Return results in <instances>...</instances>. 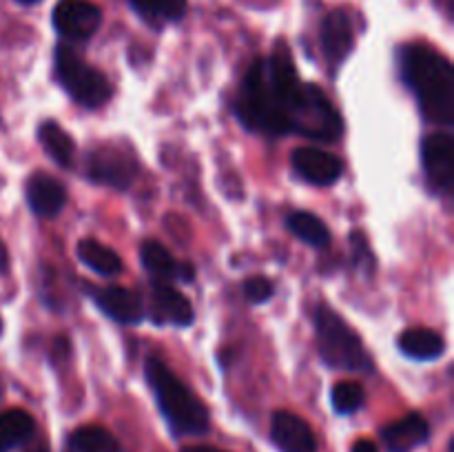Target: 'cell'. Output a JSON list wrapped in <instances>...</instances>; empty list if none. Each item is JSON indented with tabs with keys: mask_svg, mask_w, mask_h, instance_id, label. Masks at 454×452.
<instances>
[{
	"mask_svg": "<svg viewBox=\"0 0 454 452\" xmlns=\"http://www.w3.org/2000/svg\"><path fill=\"white\" fill-rule=\"evenodd\" d=\"M315 84L300 82L286 44H275L273 56L255 60L244 78L235 111L251 131L284 136L297 131Z\"/></svg>",
	"mask_w": 454,
	"mask_h": 452,
	"instance_id": "obj_1",
	"label": "cell"
},
{
	"mask_svg": "<svg viewBox=\"0 0 454 452\" xmlns=\"http://www.w3.org/2000/svg\"><path fill=\"white\" fill-rule=\"evenodd\" d=\"M402 75L419 100L424 118L452 127L454 71L450 60L426 44H408L402 51Z\"/></svg>",
	"mask_w": 454,
	"mask_h": 452,
	"instance_id": "obj_2",
	"label": "cell"
},
{
	"mask_svg": "<svg viewBox=\"0 0 454 452\" xmlns=\"http://www.w3.org/2000/svg\"><path fill=\"white\" fill-rule=\"evenodd\" d=\"M145 375L155 394L160 412L167 419L168 428L177 437H198L208 433V410L195 397L193 390L182 384L171 368L158 357H149L145 363Z\"/></svg>",
	"mask_w": 454,
	"mask_h": 452,
	"instance_id": "obj_3",
	"label": "cell"
},
{
	"mask_svg": "<svg viewBox=\"0 0 454 452\" xmlns=\"http://www.w3.org/2000/svg\"><path fill=\"white\" fill-rule=\"evenodd\" d=\"M315 337L319 357L328 368L348 372L372 370V359L359 335L328 304H319L315 308Z\"/></svg>",
	"mask_w": 454,
	"mask_h": 452,
	"instance_id": "obj_4",
	"label": "cell"
},
{
	"mask_svg": "<svg viewBox=\"0 0 454 452\" xmlns=\"http://www.w3.org/2000/svg\"><path fill=\"white\" fill-rule=\"evenodd\" d=\"M56 75L65 91L82 106L96 109L111 97L114 89L102 71L93 69L67 44L56 49Z\"/></svg>",
	"mask_w": 454,
	"mask_h": 452,
	"instance_id": "obj_5",
	"label": "cell"
},
{
	"mask_svg": "<svg viewBox=\"0 0 454 452\" xmlns=\"http://www.w3.org/2000/svg\"><path fill=\"white\" fill-rule=\"evenodd\" d=\"M137 162L131 151L120 144H100L87 155L84 175L102 186H111L115 191H127L136 180Z\"/></svg>",
	"mask_w": 454,
	"mask_h": 452,
	"instance_id": "obj_6",
	"label": "cell"
},
{
	"mask_svg": "<svg viewBox=\"0 0 454 452\" xmlns=\"http://www.w3.org/2000/svg\"><path fill=\"white\" fill-rule=\"evenodd\" d=\"M102 12L89 0H60L53 9V27L69 40H87L98 31Z\"/></svg>",
	"mask_w": 454,
	"mask_h": 452,
	"instance_id": "obj_7",
	"label": "cell"
},
{
	"mask_svg": "<svg viewBox=\"0 0 454 452\" xmlns=\"http://www.w3.org/2000/svg\"><path fill=\"white\" fill-rule=\"evenodd\" d=\"M424 155V168L433 189L446 191L452 189L454 182V140L448 133H433L424 140L421 146Z\"/></svg>",
	"mask_w": 454,
	"mask_h": 452,
	"instance_id": "obj_8",
	"label": "cell"
},
{
	"mask_svg": "<svg viewBox=\"0 0 454 452\" xmlns=\"http://www.w3.org/2000/svg\"><path fill=\"white\" fill-rule=\"evenodd\" d=\"M293 168L297 175L315 186H333L341 177V160L326 151L313 149V146H301L293 151Z\"/></svg>",
	"mask_w": 454,
	"mask_h": 452,
	"instance_id": "obj_9",
	"label": "cell"
},
{
	"mask_svg": "<svg viewBox=\"0 0 454 452\" xmlns=\"http://www.w3.org/2000/svg\"><path fill=\"white\" fill-rule=\"evenodd\" d=\"M270 439L282 452H317V439L301 417L279 410L270 421Z\"/></svg>",
	"mask_w": 454,
	"mask_h": 452,
	"instance_id": "obj_10",
	"label": "cell"
},
{
	"mask_svg": "<svg viewBox=\"0 0 454 452\" xmlns=\"http://www.w3.org/2000/svg\"><path fill=\"white\" fill-rule=\"evenodd\" d=\"M355 43L353 22L346 9H333L322 22V49L326 60L333 66H340L346 60Z\"/></svg>",
	"mask_w": 454,
	"mask_h": 452,
	"instance_id": "obj_11",
	"label": "cell"
},
{
	"mask_svg": "<svg viewBox=\"0 0 454 452\" xmlns=\"http://www.w3.org/2000/svg\"><path fill=\"white\" fill-rule=\"evenodd\" d=\"M140 257L142 266H145L153 277H158L160 284L173 282V279L184 284L193 282V264H189V261H176V257H173L162 244L155 242V239H146V242L142 244Z\"/></svg>",
	"mask_w": 454,
	"mask_h": 452,
	"instance_id": "obj_12",
	"label": "cell"
},
{
	"mask_svg": "<svg viewBox=\"0 0 454 452\" xmlns=\"http://www.w3.org/2000/svg\"><path fill=\"white\" fill-rule=\"evenodd\" d=\"M93 301L98 308L120 323H140L145 317V306L140 297L122 286L93 288Z\"/></svg>",
	"mask_w": 454,
	"mask_h": 452,
	"instance_id": "obj_13",
	"label": "cell"
},
{
	"mask_svg": "<svg viewBox=\"0 0 454 452\" xmlns=\"http://www.w3.org/2000/svg\"><path fill=\"white\" fill-rule=\"evenodd\" d=\"M430 437V425L424 415L411 412L381 430V441L388 452H412Z\"/></svg>",
	"mask_w": 454,
	"mask_h": 452,
	"instance_id": "obj_14",
	"label": "cell"
},
{
	"mask_svg": "<svg viewBox=\"0 0 454 452\" xmlns=\"http://www.w3.org/2000/svg\"><path fill=\"white\" fill-rule=\"evenodd\" d=\"M27 202L35 215L56 217L67 204V191L56 177L47 173H35L27 182Z\"/></svg>",
	"mask_w": 454,
	"mask_h": 452,
	"instance_id": "obj_15",
	"label": "cell"
},
{
	"mask_svg": "<svg viewBox=\"0 0 454 452\" xmlns=\"http://www.w3.org/2000/svg\"><path fill=\"white\" fill-rule=\"evenodd\" d=\"M153 304L160 317H162L164 322L173 323V326L184 328L193 323L195 315L191 301L186 300L180 291L168 286V284H158V286L153 288Z\"/></svg>",
	"mask_w": 454,
	"mask_h": 452,
	"instance_id": "obj_16",
	"label": "cell"
},
{
	"mask_svg": "<svg viewBox=\"0 0 454 452\" xmlns=\"http://www.w3.org/2000/svg\"><path fill=\"white\" fill-rule=\"evenodd\" d=\"M397 346L406 357L417 359V362H430V359L442 357L446 350V339L430 328H411V331L402 332Z\"/></svg>",
	"mask_w": 454,
	"mask_h": 452,
	"instance_id": "obj_17",
	"label": "cell"
},
{
	"mask_svg": "<svg viewBox=\"0 0 454 452\" xmlns=\"http://www.w3.org/2000/svg\"><path fill=\"white\" fill-rule=\"evenodd\" d=\"M35 433V421L29 412L13 408L0 415V452H9L12 448L29 441Z\"/></svg>",
	"mask_w": 454,
	"mask_h": 452,
	"instance_id": "obj_18",
	"label": "cell"
},
{
	"mask_svg": "<svg viewBox=\"0 0 454 452\" xmlns=\"http://www.w3.org/2000/svg\"><path fill=\"white\" fill-rule=\"evenodd\" d=\"M78 257L93 273L105 275V277H114L122 270V260H120L118 253L111 251L105 244L96 242V239H82L78 244Z\"/></svg>",
	"mask_w": 454,
	"mask_h": 452,
	"instance_id": "obj_19",
	"label": "cell"
},
{
	"mask_svg": "<svg viewBox=\"0 0 454 452\" xmlns=\"http://www.w3.org/2000/svg\"><path fill=\"white\" fill-rule=\"evenodd\" d=\"M286 226L295 238H300L301 242L310 244L315 248H324L331 242V230L326 229L322 220L313 213L306 211H295L286 217Z\"/></svg>",
	"mask_w": 454,
	"mask_h": 452,
	"instance_id": "obj_20",
	"label": "cell"
},
{
	"mask_svg": "<svg viewBox=\"0 0 454 452\" xmlns=\"http://www.w3.org/2000/svg\"><path fill=\"white\" fill-rule=\"evenodd\" d=\"M38 137H40V144L44 146L49 155L56 160L60 167L69 168L74 164V155H75V144L71 140L69 133L56 122H44L43 127L38 129Z\"/></svg>",
	"mask_w": 454,
	"mask_h": 452,
	"instance_id": "obj_21",
	"label": "cell"
},
{
	"mask_svg": "<svg viewBox=\"0 0 454 452\" xmlns=\"http://www.w3.org/2000/svg\"><path fill=\"white\" fill-rule=\"evenodd\" d=\"M71 452H120V443L109 430L84 425L69 437Z\"/></svg>",
	"mask_w": 454,
	"mask_h": 452,
	"instance_id": "obj_22",
	"label": "cell"
},
{
	"mask_svg": "<svg viewBox=\"0 0 454 452\" xmlns=\"http://www.w3.org/2000/svg\"><path fill=\"white\" fill-rule=\"evenodd\" d=\"M131 4L149 22L180 20L186 12V0H131Z\"/></svg>",
	"mask_w": 454,
	"mask_h": 452,
	"instance_id": "obj_23",
	"label": "cell"
},
{
	"mask_svg": "<svg viewBox=\"0 0 454 452\" xmlns=\"http://www.w3.org/2000/svg\"><path fill=\"white\" fill-rule=\"evenodd\" d=\"M364 399H366L364 388L359 384H355V381H341L331 393V403L340 415H353V412H357L364 406Z\"/></svg>",
	"mask_w": 454,
	"mask_h": 452,
	"instance_id": "obj_24",
	"label": "cell"
},
{
	"mask_svg": "<svg viewBox=\"0 0 454 452\" xmlns=\"http://www.w3.org/2000/svg\"><path fill=\"white\" fill-rule=\"evenodd\" d=\"M273 282L266 277H248L247 282H244V295H247V300L253 301V304H264V301H269L270 297H273Z\"/></svg>",
	"mask_w": 454,
	"mask_h": 452,
	"instance_id": "obj_25",
	"label": "cell"
},
{
	"mask_svg": "<svg viewBox=\"0 0 454 452\" xmlns=\"http://www.w3.org/2000/svg\"><path fill=\"white\" fill-rule=\"evenodd\" d=\"M350 242H353V251H355V261L362 270L372 269V255H371V246H368V239L364 238V233L355 230L350 235Z\"/></svg>",
	"mask_w": 454,
	"mask_h": 452,
	"instance_id": "obj_26",
	"label": "cell"
},
{
	"mask_svg": "<svg viewBox=\"0 0 454 452\" xmlns=\"http://www.w3.org/2000/svg\"><path fill=\"white\" fill-rule=\"evenodd\" d=\"M350 452H380V448L372 441H368V439H359V441L353 443Z\"/></svg>",
	"mask_w": 454,
	"mask_h": 452,
	"instance_id": "obj_27",
	"label": "cell"
},
{
	"mask_svg": "<svg viewBox=\"0 0 454 452\" xmlns=\"http://www.w3.org/2000/svg\"><path fill=\"white\" fill-rule=\"evenodd\" d=\"M182 452H224V450H220V448H213V446H189V448H184Z\"/></svg>",
	"mask_w": 454,
	"mask_h": 452,
	"instance_id": "obj_28",
	"label": "cell"
},
{
	"mask_svg": "<svg viewBox=\"0 0 454 452\" xmlns=\"http://www.w3.org/2000/svg\"><path fill=\"white\" fill-rule=\"evenodd\" d=\"M7 260H9V257H7V248H4L3 242H0V270L7 269Z\"/></svg>",
	"mask_w": 454,
	"mask_h": 452,
	"instance_id": "obj_29",
	"label": "cell"
},
{
	"mask_svg": "<svg viewBox=\"0 0 454 452\" xmlns=\"http://www.w3.org/2000/svg\"><path fill=\"white\" fill-rule=\"evenodd\" d=\"M16 3H20V4H35V3H40V0H16Z\"/></svg>",
	"mask_w": 454,
	"mask_h": 452,
	"instance_id": "obj_30",
	"label": "cell"
},
{
	"mask_svg": "<svg viewBox=\"0 0 454 452\" xmlns=\"http://www.w3.org/2000/svg\"><path fill=\"white\" fill-rule=\"evenodd\" d=\"M34 452H49V450H47V448H44V446H40L38 450H34Z\"/></svg>",
	"mask_w": 454,
	"mask_h": 452,
	"instance_id": "obj_31",
	"label": "cell"
},
{
	"mask_svg": "<svg viewBox=\"0 0 454 452\" xmlns=\"http://www.w3.org/2000/svg\"><path fill=\"white\" fill-rule=\"evenodd\" d=\"M0 328H3V322H0Z\"/></svg>",
	"mask_w": 454,
	"mask_h": 452,
	"instance_id": "obj_32",
	"label": "cell"
}]
</instances>
